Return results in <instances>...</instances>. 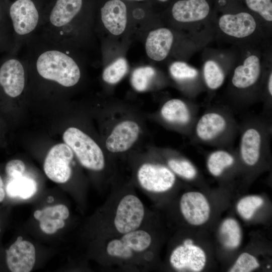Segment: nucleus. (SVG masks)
<instances>
[{"mask_svg": "<svg viewBox=\"0 0 272 272\" xmlns=\"http://www.w3.org/2000/svg\"><path fill=\"white\" fill-rule=\"evenodd\" d=\"M217 26L224 37L236 42H252L263 33L260 21L248 10L223 13Z\"/></svg>", "mask_w": 272, "mask_h": 272, "instance_id": "0eeeda50", "label": "nucleus"}, {"mask_svg": "<svg viewBox=\"0 0 272 272\" xmlns=\"http://www.w3.org/2000/svg\"><path fill=\"white\" fill-rule=\"evenodd\" d=\"M25 170L24 162L19 159L8 161L5 167V172L8 178H15L23 176Z\"/></svg>", "mask_w": 272, "mask_h": 272, "instance_id": "f704fd0d", "label": "nucleus"}, {"mask_svg": "<svg viewBox=\"0 0 272 272\" xmlns=\"http://www.w3.org/2000/svg\"><path fill=\"white\" fill-rule=\"evenodd\" d=\"M172 79L180 85L187 95L196 97L201 91L203 84L202 76L195 68L183 61H175L169 67Z\"/></svg>", "mask_w": 272, "mask_h": 272, "instance_id": "aec40b11", "label": "nucleus"}, {"mask_svg": "<svg viewBox=\"0 0 272 272\" xmlns=\"http://www.w3.org/2000/svg\"><path fill=\"white\" fill-rule=\"evenodd\" d=\"M157 1H158L160 2L164 3V2H166L168 1L169 0H157Z\"/></svg>", "mask_w": 272, "mask_h": 272, "instance_id": "4c0bfd02", "label": "nucleus"}, {"mask_svg": "<svg viewBox=\"0 0 272 272\" xmlns=\"http://www.w3.org/2000/svg\"><path fill=\"white\" fill-rule=\"evenodd\" d=\"M198 106L193 102L172 98L162 105L158 117L166 126L190 137L198 118Z\"/></svg>", "mask_w": 272, "mask_h": 272, "instance_id": "1a4fd4ad", "label": "nucleus"}, {"mask_svg": "<svg viewBox=\"0 0 272 272\" xmlns=\"http://www.w3.org/2000/svg\"><path fill=\"white\" fill-rule=\"evenodd\" d=\"M38 38L35 40V45L29 40L26 42L32 47L24 60L25 62L33 66L37 74L44 80L64 87L75 86L81 78V70L67 47Z\"/></svg>", "mask_w": 272, "mask_h": 272, "instance_id": "f257e3e1", "label": "nucleus"}, {"mask_svg": "<svg viewBox=\"0 0 272 272\" xmlns=\"http://www.w3.org/2000/svg\"><path fill=\"white\" fill-rule=\"evenodd\" d=\"M83 5L84 0H56L48 13L42 17L39 37L67 47L73 24Z\"/></svg>", "mask_w": 272, "mask_h": 272, "instance_id": "39448f33", "label": "nucleus"}, {"mask_svg": "<svg viewBox=\"0 0 272 272\" xmlns=\"http://www.w3.org/2000/svg\"><path fill=\"white\" fill-rule=\"evenodd\" d=\"M173 41V34L169 29L160 28L151 31L146 42L148 56L155 61L164 60L169 53Z\"/></svg>", "mask_w": 272, "mask_h": 272, "instance_id": "4be33fe9", "label": "nucleus"}, {"mask_svg": "<svg viewBox=\"0 0 272 272\" xmlns=\"http://www.w3.org/2000/svg\"><path fill=\"white\" fill-rule=\"evenodd\" d=\"M127 7L121 0H109L100 9L102 21L112 34L118 35L124 31L127 23Z\"/></svg>", "mask_w": 272, "mask_h": 272, "instance_id": "412c9836", "label": "nucleus"}, {"mask_svg": "<svg viewBox=\"0 0 272 272\" xmlns=\"http://www.w3.org/2000/svg\"><path fill=\"white\" fill-rule=\"evenodd\" d=\"M219 234L222 243L226 248L234 249L239 246L242 233L235 220L232 218L225 220L220 227Z\"/></svg>", "mask_w": 272, "mask_h": 272, "instance_id": "bb28decb", "label": "nucleus"}, {"mask_svg": "<svg viewBox=\"0 0 272 272\" xmlns=\"http://www.w3.org/2000/svg\"><path fill=\"white\" fill-rule=\"evenodd\" d=\"M145 216L142 201L135 195L127 194L119 201L114 219V225L118 232L125 234L139 228Z\"/></svg>", "mask_w": 272, "mask_h": 272, "instance_id": "ddd939ff", "label": "nucleus"}, {"mask_svg": "<svg viewBox=\"0 0 272 272\" xmlns=\"http://www.w3.org/2000/svg\"><path fill=\"white\" fill-rule=\"evenodd\" d=\"M271 118L263 115L245 118L239 124L237 152L245 167L259 166L270 154Z\"/></svg>", "mask_w": 272, "mask_h": 272, "instance_id": "20e7f679", "label": "nucleus"}, {"mask_svg": "<svg viewBox=\"0 0 272 272\" xmlns=\"http://www.w3.org/2000/svg\"><path fill=\"white\" fill-rule=\"evenodd\" d=\"M74 155L73 151L65 143L52 147L47 153L43 164L46 175L57 183L67 182L72 175L70 164Z\"/></svg>", "mask_w": 272, "mask_h": 272, "instance_id": "4468645a", "label": "nucleus"}, {"mask_svg": "<svg viewBox=\"0 0 272 272\" xmlns=\"http://www.w3.org/2000/svg\"><path fill=\"white\" fill-rule=\"evenodd\" d=\"M212 11L210 0H178L172 7L171 14L176 21L193 25L205 21Z\"/></svg>", "mask_w": 272, "mask_h": 272, "instance_id": "a211bd4d", "label": "nucleus"}, {"mask_svg": "<svg viewBox=\"0 0 272 272\" xmlns=\"http://www.w3.org/2000/svg\"><path fill=\"white\" fill-rule=\"evenodd\" d=\"M158 149L159 153L166 159L167 166L175 175L188 180H192L197 177L198 171L189 160L170 149Z\"/></svg>", "mask_w": 272, "mask_h": 272, "instance_id": "b1692460", "label": "nucleus"}, {"mask_svg": "<svg viewBox=\"0 0 272 272\" xmlns=\"http://www.w3.org/2000/svg\"><path fill=\"white\" fill-rule=\"evenodd\" d=\"M156 74L155 69L151 66L137 68L131 76L132 86L137 91H145L148 89Z\"/></svg>", "mask_w": 272, "mask_h": 272, "instance_id": "c85d7f7f", "label": "nucleus"}, {"mask_svg": "<svg viewBox=\"0 0 272 272\" xmlns=\"http://www.w3.org/2000/svg\"><path fill=\"white\" fill-rule=\"evenodd\" d=\"M150 234L143 230H135L123 234L120 238L110 240L106 246L107 254L113 257L127 259L135 253L141 252L151 244Z\"/></svg>", "mask_w": 272, "mask_h": 272, "instance_id": "2eb2a0df", "label": "nucleus"}, {"mask_svg": "<svg viewBox=\"0 0 272 272\" xmlns=\"http://www.w3.org/2000/svg\"><path fill=\"white\" fill-rule=\"evenodd\" d=\"M263 203V199L258 196H247L242 198L237 203V209L244 219H250L255 211Z\"/></svg>", "mask_w": 272, "mask_h": 272, "instance_id": "2f4dec72", "label": "nucleus"}, {"mask_svg": "<svg viewBox=\"0 0 272 272\" xmlns=\"http://www.w3.org/2000/svg\"><path fill=\"white\" fill-rule=\"evenodd\" d=\"M244 1L247 9L256 16L259 21L261 20L263 23L271 26L272 22L271 0Z\"/></svg>", "mask_w": 272, "mask_h": 272, "instance_id": "cd10ccee", "label": "nucleus"}, {"mask_svg": "<svg viewBox=\"0 0 272 272\" xmlns=\"http://www.w3.org/2000/svg\"><path fill=\"white\" fill-rule=\"evenodd\" d=\"M63 140L84 167L97 172L104 169L105 157L103 150L86 133L78 128L71 127L63 133Z\"/></svg>", "mask_w": 272, "mask_h": 272, "instance_id": "6e6552de", "label": "nucleus"}, {"mask_svg": "<svg viewBox=\"0 0 272 272\" xmlns=\"http://www.w3.org/2000/svg\"><path fill=\"white\" fill-rule=\"evenodd\" d=\"M5 185L6 193L10 197H19L28 199L37 191V184L32 179L23 176L15 178H8Z\"/></svg>", "mask_w": 272, "mask_h": 272, "instance_id": "a878e982", "label": "nucleus"}, {"mask_svg": "<svg viewBox=\"0 0 272 272\" xmlns=\"http://www.w3.org/2000/svg\"><path fill=\"white\" fill-rule=\"evenodd\" d=\"M0 51H6L11 53L12 48L6 41L0 37Z\"/></svg>", "mask_w": 272, "mask_h": 272, "instance_id": "c9c22d12", "label": "nucleus"}, {"mask_svg": "<svg viewBox=\"0 0 272 272\" xmlns=\"http://www.w3.org/2000/svg\"><path fill=\"white\" fill-rule=\"evenodd\" d=\"M0 65V93L5 97L14 99L23 91L26 81V63L10 54Z\"/></svg>", "mask_w": 272, "mask_h": 272, "instance_id": "9b49d317", "label": "nucleus"}, {"mask_svg": "<svg viewBox=\"0 0 272 272\" xmlns=\"http://www.w3.org/2000/svg\"><path fill=\"white\" fill-rule=\"evenodd\" d=\"M239 128L230 108L215 106L198 117L190 137L194 143L216 148L232 147Z\"/></svg>", "mask_w": 272, "mask_h": 272, "instance_id": "7ed1b4c3", "label": "nucleus"}, {"mask_svg": "<svg viewBox=\"0 0 272 272\" xmlns=\"http://www.w3.org/2000/svg\"><path fill=\"white\" fill-rule=\"evenodd\" d=\"M130 1H143L144 0H130Z\"/></svg>", "mask_w": 272, "mask_h": 272, "instance_id": "58836bf2", "label": "nucleus"}, {"mask_svg": "<svg viewBox=\"0 0 272 272\" xmlns=\"http://www.w3.org/2000/svg\"><path fill=\"white\" fill-rule=\"evenodd\" d=\"M128 71V64L125 59L119 58L103 71L102 79L109 84L119 82L125 75Z\"/></svg>", "mask_w": 272, "mask_h": 272, "instance_id": "c756f323", "label": "nucleus"}, {"mask_svg": "<svg viewBox=\"0 0 272 272\" xmlns=\"http://www.w3.org/2000/svg\"><path fill=\"white\" fill-rule=\"evenodd\" d=\"M5 185L4 181L0 175V203L2 202L5 199L6 196Z\"/></svg>", "mask_w": 272, "mask_h": 272, "instance_id": "e433bc0d", "label": "nucleus"}, {"mask_svg": "<svg viewBox=\"0 0 272 272\" xmlns=\"http://www.w3.org/2000/svg\"><path fill=\"white\" fill-rule=\"evenodd\" d=\"M238 159L237 152L232 147L217 148L208 154L207 166L213 176L220 177L234 168Z\"/></svg>", "mask_w": 272, "mask_h": 272, "instance_id": "5701e85b", "label": "nucleus"}, {"mask_svg": "<svg viewBox=\"0 0 272 272\" xmlns=\"http://www.w3.org/2000/svg\"><path fill=\"white\" fill-rule=\"evenodd\" d=\"M259 266L256 258L253 255L244 252L240 254L230 272H250Z\"/></svg>", "mask_w": 272, "mask_h": 272, "instance_id": "72a5a7b5", "label": "nucleus"}, {"mask_svg": "<svg viewBox=\"0 0 272 272\" xmlns=\"http://www.w3.org/2000/svg\"><path fill=\"white\" fill-rule=\"evenodd\" d=\"M180 207L184 218L191 225H202L209 218L210 205L206 197L199 192L184 193L180 199Z\"/></svg>", "mask_w": 272, "mask_h": 272, "instance_id": "6ab92c4d", "label": "nucleus"}, {"mask_svg": "<svg viewBox=\"0 0 272 272\" xmlns=\"http://www.w3.org/2000/svg\"><path fill=\"white\" fill-rule=\"evenodd\" d=\"M137 178L145 190L153 192H163L171 189L176 181L174 173L166 165L145 163L138 169Z\"/></svg>", "mask_w": 272, "mask_h": 272, "instance_id": "f8f14e48", "label": "nucleus"}, {"mask_svg": "<svg viewBox=\"0 0 272 272\" xmlns=\"http://www.w3.org/2000/svg\"><path fill=\"white\" fill-rule=\"evenodd\" d=\"M262 55L258 50H248L232 70L228 96L237 108L249 107L260 100V90L266 72Z\"/></svg>", "mask_w": 272, "mask_h": 272, "instance_id": "f03ea898", "label": "nucleus"}, {"mask_svg": "<svg viewBox=\"0 0 272 272\" xmlns=\"http://www.w3.org/2000/svg\"><path fill=\"white\" fill-rule=\"evenodd\" d=\"M170 262L177 270L189 269L197 272L205 267L206 256L201 248L193 245L190 239H187L173 251Z\"/></svg>", "mask_w": 272, "mask_h": 272, "instance_id": "f3484780", "label": "nucleus"}, {"mask_svg": "<svg viewBox=\"0 0 272 272\" xmlns=\"http://www.w3.org/2000/svg\"><path fill=\"white\" fill-rule=\"evenodd\" d=\"M8 15L13 34L12 54H15L39 29L42 16L33 0H15L9 7Z\"/></svg>", "mask_w": 272, "mask_h": 272, "instance_id": "423d86ee", "label": "nucleus"}, {"mask_svg": "<svg viewBox=\"0 0 272 272\" xmlns=\"http://www.w3.org/2000/svg\"><path fill=\"white\" fill-rule=\"evenodd\" d=\"M69 209L66 206L62 204L46 207L42 210H36L33 214L34 217L36 220L40 218H48L65 220L69 218Z\"/></svg>", "mask_w": 272, "mask_h": 272, "instance_id": "473e14b6", "label": "nucleus"}, {"mask_svg": "<svg viewBox=\"0 0 272 272\" xmlns=\"http://www.w3.org/2000/svg\"><path fill=\"white\" fill-rule=\"evenodd\" d=\"M260 100L263 102V109L262 115L271 118L272 110V70H266L262 83Z\"/></svg>", "mask_w": 272, "mask_h": 272, "instance_id": "7c9ffc66", "label": "nucleus"}, {"mask_svg": "<svg viewBox=\"0 0 272 272\" xmlns=\"http://www.w3.org/2000/svg\"><path fill=\"white\" fill-rule=\"evenodd\" d=\"M139 122L132 118H125L117 121L108 132L105 140V148L110 153L126 152L137 143L142 133Z\"/></svg>", "mask_w": 272, "mask_h": 272, "instance_id": "9d476101", "label": "nucleus"}, {"mask_svg": "<svg viewBox=\"0 0 272 272\" xmlns=\"http://www.w3.org/2000/svg\"><path fill=\"white\" fill-rule=\"evenodd\" d=\"M36 259L33 244L23 240L21 236L6 250V261L9 269L12 272H29L33 269Z\"/></svg>", "mask_w": 272, "mask_h": 272, "instance_id": "dca6fc26", "label": "nucleus"}, {"mask_svg": "<svg viewBox=\"0 0 272 272\" xmlns=\"http://www.w3.org/2000/svg\"><path fill=\"white\" fill-rule=\"evenodd\" d=\"M228 72L216 60H206L201 74L205 86L211 92L219 89L223 85Z\"/></svg>", "mask_w": 272, "mask_h": 272, "instance_id": "393cba45", "label": "nucleus"}]
</instances>
